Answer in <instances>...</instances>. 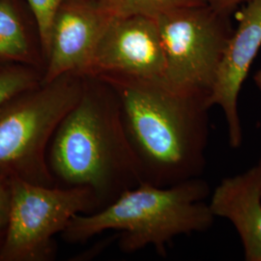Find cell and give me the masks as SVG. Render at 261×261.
Returning a JSON list of instances; mask_svg holds the SVG:
<instances>
[{
  "mask_svg": "<svg viewBox=\"0 0 261 261\" xmlns=\"http://www.w3.org/2000/svg\"><path fill=\"white\" fill-rule=\"evenodd\" d=\"M253 82L261 91V68L255 73V75H253Z\"/></svg>",
  "mask_w": 261,
  "mask_h": 261,
  "instance_id": "obj_17",
  "label": "cell"
},
{
  "mask_svg": "<svg viewBox=\"0 0 261 261\" xmlns=\"http://www.w3.org/2000/svg\"><path fill=\"white\" fill-rule=\"evenodd\" d=\"M229 17L209 3L156 17L166 56L167 84L210 96L233 32Z\"/></svg>",
  "mask_w": 261,
  "mask_h": 261,
  "instance_id": "obj_6",
  "label": "cell"
},
{
  "mask_svg": "<svg viewBox=\"0 0 261 261\" xmlns=\"http://www.w3.org/2000/svg\"><path fill=\"white\" fill-rule=\"evenodd\" d=\"M44 71L36 67L0 62V107L16 95L43 82Z\"/></svg>",
  "mask_w": 261,
  "mask_h": 261,
  "instance_id": "obj_13",
  "label": "cell"
},
{
  "mask_svg": "<svg viewBox=\"0 0 261 261\" xmlns=\"http://www.w3.org/2000/svg\"><path fill=\"white\" fill-rule=\"evenodd\" d=\"M208 204L215 217L233 224L245 259L261 261V177L257 166L224 178L211 193Z\"/></svg>",
  "mask_w": 261,
  "mask_h": 261,
  "instance_id": "obj_10",
  "label": "cell"
},
{
  "mask_svg": "<svg viewBox=\"0 0 261 261\" xmlns=\"http://www.w3.org/2000/svg\"><path fill=\"white\" fill-rule=\"evenodd\" d=\"M206 1H207V2H208V1H209V0H206Z\"/></svg>",
  "mask_w": 261,
  "mask_h": 261,
  "instance_id": "obj_19",
  "label": "cell"
},
{
  "mask_svg": "<svg viewBox=\"0 0 261 261\" xmlns=\"http://www.w3.org/2000/svg\"><path fill=\"white\" fill-rule=\"evenodd\" d=\"M100 210L93 191L84 186H44L12 179L9 224L0 261H46L55 256L54 237L76 214Z\"/></svg>",
  "mask_w": 261,
  "mask_h": 261,
  "instance_id": "obj_5",
  "label": "cell"
},
{
  "mask_svg": "<svg viewBox=\"0 0 261 261\" xmlns=\"http://www.w3.org/2000/svg\"><path fill=\"white\" fill-rule=\"evenodd\" d=\"M113 19L98 0H64L53 21L43 82L68 73L84 75Z\"/></svg>",
  "mask_w": 261,
  "mask_h": 261,
  "instance_id": "obj_8",
  "label": "cell"
},
{
  "mask_svg": "<svg viewBox=\"0 0 261 261\" xmlns=\"http://www.w3.org/2000/svg\"><path fill=\"white\" fill-rule=\"evenodd\" d=\"M243 5L238 24L233 29L208 98L211 108L218 106L224 112L229 144L234 149L239 148L243 142L238 98L261 48V0H250Z\"/></svg>",
  "mask_w": 261,
  "mask_h": 261,
  "instance_id": "obj_9",
  "label": "cell"
},
{
  "mask_svg": "<svg viewBox=\"0 0 261 261\" xmlns=\"http://www.w3.org/2000/svg\"><path fill=\"white\" fill-rule=\"evenodd\" d=\"M97 76L119 97L142 182L168 187L201 177L210 137L208 95L180 90L165 80Z\"/></svg>",
  "mask_w": 261,
  "mask_h": 261,
  "instance_id": "obj_1",
  "label": "cell"
},
{
  "mask_svg": "<svg viewBox=\"0 0 261 261\" xmlns=\"http://www.w3.org/2000/svg\"><path fill=\"white\" fill-rule=\"evenodd\" d=\"M210 195L211 189L201 177L168 187L142 182L98 211L75 215L62 236L67 243L79 244L107 230H119L122 252L152 247L165 257L178 236L212 227L216 217L206 202Z\"/></svg>",
  "mask_w": 261,
  "mask_h": 261,
  "instance_id": "obj_3",
  "label": "cell"
},
{
  "mask_svg": "<svg viewBox=\"0 0 261 261\" xmlns=\"http://www.w3.org/2000/svg\"><path fill=\"white\" fill-rule=\"evenodd\" d=\"M0 62L32 66L45 72L37 21L25 0H0Z\"/></svg>",
  "mask_w": 261,
  "mask_h": 261,
  "instance_id": "obj_11",
  "label": "cell"
},
{
  "mask_svg": "<svg viewBox=\"0 0 261 261\" xmlns=\"http://www.w3.org/2000/svg\"><path fill=\"white\" fill-rule=\"evenodd\" d=\"M48 164L54 176L66 186L90 188L100 209L142 183L119 97L102 77L84 75L80 100L50 141Z\"/></svg>",
  "mask_w": 261,
  "mask_h": 261,
  "instance_id": "obj_2",
  "label": "cell"
},
{
  "mask_svg": "<svg viewBox=\"0 0 261 261\" xmlns=\"http://www.w3.org/2000/svg\"><path fill=\"white\" fill-rule=\"evenodd\" d=\"M256 166H257V168H258V170H259V173H260V177H261V159L259 160V162L256 164Z\"/></svg>",
  "mask_w": 261,
  "mask_h": 261,
  "instance_id": "obj_18",
  "label": "cell"
},
{
  "mask_svg": "<svg viewBox=\"0 0 261 261\" xmlns=\"http://www.w3.org/2000/svg\"><path fill=\"white\" fill-rule=\"evenodd\" d=\"M64 0H25L37 21L45 61L47 63L53 21L56 12Z\"/></svg>",
  "mask_w": 261,
  "mask_h": 261,
  "instance_id": "obj_14",
  "label": "cell"
},
{
  "mask_svg": "<svg viewBox=\"0 0 261 261\" xmlns=\"http://www.w3.org/2000/svg\"><path fill=\"white\" fill-rule=\"evenodd\" d=\"M114 18L128 16L158 17L188 6L208 3L206 0H98Z\"/></svg>",
  "mask_w": 261,
  "mask_h": 261,
  "instance_id": "obj_12",
  "label": "cell"
},
{
  "mask_svg": "<svg viewBox=\"0 0 261 261\" xmlns=\"http://www.w3.org/2000/svg\"><path fill=\"white\" fill-rule=\"evenodd\" d=\"M84 75L68 73L16 95L0 107V170L56 186L47 151L60 122L83 91Z\"/></svg>",
  "mask_w": 261,
  "mask_h": 261,
  "instance_id": "obj_4",
  "label": "cell"
},
{
  "mask_svg": "<svg viewBox=\"0 0 261 261\" xmlns=\"http://www.w3.org/2000/svg\"><path fill=\"white\" fill-rule=\"evenodd\" d=\"M12 179L13 176L0 170V249L4 242L9 224Z\"/></svg>",
  "mask_w": 261,
  "mask_h": 261,
  "instance_id": "obj_15",
  "label": "cell"
},
{
  "mask_svg": "<svg viewBox=\"0 0 261 261\" xmlns=\"http://www.w3.org/2000/svg\"><path fill=\"white\" fill-rule=\"evenodd\" d=\"M248 1L250 0H209L208 3L215 9L230 16L238 6L245 4Z\"/></svg>",
  "mask_w": 261,
  "mask_h": 261,
  "instance_id": "obj_16",
  "label": "cell"
},
{
  "mask_svg": "<svg viewBox=\"0 0 261 261\" xmlns=\"http://www.w3.org/2000/svg\"><path fill=\"white\" fill-rule=\"evenodd\" d=\"M165 74L166 56L157 19L136 15L112 19L84 75L165 80Z\"/></svg>",
  "mask_w": 261,
  "mask_h": 261,
  "instance_id": "obj_7",
  "label": "cell"
}]
</instances>
